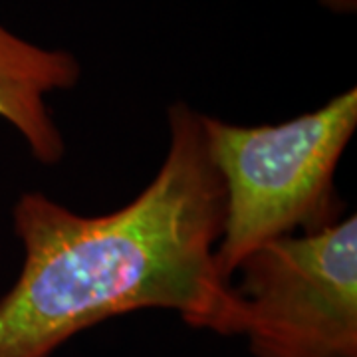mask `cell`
I'll use <instances>...</instances> for the list:
<instances>
[{"instance_id": "obj_1", "label": "cell", "mask_w": 357, "mask_h": 357, "mask_svg": "<svg viewBox=\"0 0 357 357\" xmlns=\"http://www.w3.org/2000/svg\"><path fill=\"white\" fill-rule=\"evenodd\" d=\"M201 115L183 102L169 107L163 165L114 213L84 217L42 192L16 201L24 264L0 298V357H52L88 328L147 307L243 335V302L217 264L225 187Z\"/></svg>"}, {"instance_id": "obj_2", "label": "cell", "mask_w": 357, "mask_h": 357, "mask_svg": "<svg viewBox=\"0 0 357 357\" xmlns=\"http://www.w3.org/2000/svg\"><path fill=\"white\" fill-rule=\"evenodd\" d=\"M211 159L225 187L217 264L230 282L260 246L340 222L335 169L357 128L356 88L278 126H232L201 115Z\"/></svg>"}, {"instance_id": "obj_3", "label": "cell", "mask_w": 357, "mask_h": 357, "mask_svg": "<svg viewBox=\"0 0 357 357\" xmlns=\"http://www.w3.org/2000/svg\"><path fill=\"white\" fill-rule=\"evenodd\" d=\"M236 272L255 357H357V218L260 246Z\"/></svg>"}, {"instance_id": "obj_4", "label": "cell", "mask_w": 357, "mask_h": 357, "mask_svg": "<svg viewBox=\"0 0 357 357\" xmlns=\"http://www.w3.org/2000/svg\"><path fill=\"white\" fill-rule=\"evenodd\" d=\"M79 76L82 66L74 54L36 46L0 24V119L22 135L42 165H58L66 155L46 98L74 88Z\"/></svg>"}, {"instance_id": "obj_5", "label": "cell", "mask_w": 357, "mask_h": 357, "mask_svg": "<svg viewBox=\"0 0 357 357\" xmlns=\"http://www.w3.org/2000/svg\"><path fill=\"white\" fill-rule=\"evenodd\" d=\"M319 2L337 14H351L357 8V0H319Z\"/></svg>"}]
</instances>
